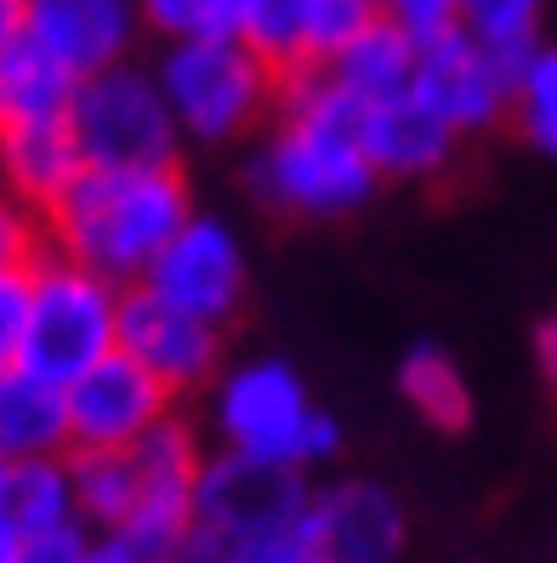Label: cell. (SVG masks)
Wrapping results in <instances>:
<instances>
[{"mask_svg":"<svg viewBox=\"0 0 557 563\" xmlns=\"http://www.w3.org/2000/svg\"><path fill=\"white\" fill-rule=\"evenodd\" d=\"M188 217L193 194L177 165H137V172L80 165V177L41 211L46 251L97 268L114 285H137Z\"/></svg>","mask_w":557,"mask_h":563,"instance_id":"obj_2","label":"cell"},{"mask_svg":"<svg viewBox=\"0 0 557 563\" xmlns=\"http://www.w3.org/2000/svg\"><path fill=\"white\" fill-rule=\"evenodd\" d=\"M69 137L80 148V165L103 172H137V165H177L182 131L166 109L154 69L137 57L109 63L97 75H80L75 103H69Z\"/></svg>","mask_w":557,"mask_h":563,"instance_id":"obj_7","label":"cell"},{"mask_svg":"<svg viewBox=\"0 0 557 563\" xmlns=\"http://www.w3.org/2000/svg\"><path fill=\"white\" fill-rule=\"evenodd\" d=\"M324 75H331L358 109L387 103V97H404L415 86V41L404 29H392L387 18H376L365 35H353L331 63H324Z\"/></svg>","mask_w":557,"mask_h":563,"instance_id":"obj_19","label":"cell"},{"mask_svg":"<svg viewBox=\"0 0 557 563\" xmlns=\"http://www.w3.org/2000/svg\"><path fill=\"white\" fill-rule=\"evenodd\" d=\"M399 393L404 405L438 427V433H467L472 427V387H467V371L455 364V353H444L438 342H415L404 358H399Z\"/></svg>","mask_w":557,"mask_h":563,"instance_id":"obj_20","label":"cell"},{"mask_svg":"<svg viewBox=\"0 0 557 563\" xmlns=\"http://www.w3.org/2000/svg\"><path fill=\"white\" fill-rule=\"evenodd\" d=\"M80 177V148L69 125H23L0 131V194L29 211H46L63 188Z\"/></svg>","mask_w":557,"mask_h":563,"instance_id":"obj_17","label":"cell"},{"mask_svg":"<svg viewBox=\"0 0 557 563\" xmlns=\"http://www.w3.org/2000/svg\"><path fill=\"white\" fill-rule=\"evenodd\" d=\"M546 0H461V29L506 57H523L541 41Z\"/></svg>","mask_w":557,"mask_h":563,"instance_id":"obj_24","label":"cell"},{"mask_svg":"<svg viewBox=\"0 0 557 563\" xmlns=\"http://www.w3.org/2000/svg\"><path fill=\"white\" fill-rule=\"evenodd\" d=\"M69 455V399L29 364L0 371V461Z\"/></svg>","mask_w":557,"mask_h":563,"instance_id":"obj_16","label":"cell"},{"mask_svg":"<svg viewBox=\"0 0 557 563\" xmlns=\"http://www.w3.org/2000/svg\"><path fill=\"white\" fill-rule=\"evenodd\" d=\"M75 512L91 536H114L137 501V461L131 450H69Z\"/></svg>","mask_w":557,"mask_h":563,"instance_id":"obj_21","label":"cell"},{"mask_svg":"<svg viewBox=\"0 0 557 563\" xmlns=\"http://www.w3.org/2000/svg\"><path fill=\"white\" fill-rule=\"evenodd\" d=\"M137 461V501H131L125 523L114 536L143 552L148 563H177L182 536H188V512H193V478H200V439L182 416H166L143 444H131Z\"/></svg>","mask_w":557,"mask_h":563,"instance_id":"obj_9","label":"cell"},{"mask_svg":"<svg viewBox=\"0 0 557 563\" xmlns=\"http://www.w3.org/2000/svg\"><path fill=\"white\" fill-rule=\"evenodd\" d=\"M0 563H23V529L7 518V507H0Z\"/></svg>","mask_w":557,"mask_h":563,"instance_id":"obj_33","label":"cell"},{"mask_svg":"<svg viewBox=\"0 0 557 563\" xmlns=\"http://www.w3.org/2000/svg\"><path fill=\"white\" fill-rule=\"evenodd\" d=\"M7 518L23 529V536H46V529L80 523V512H75L69 455L12 461V478H7Z\"/></svg>","mask_w":557,"mask_h":563,"instance_id":"obj_22","label":"cell"},{"mask_svg":"<svg viewBox=\"0 0 557 563\" xmlns=\"http://www.w3.org/2000/svg\"><path fill=\"white\" fill-rule=\"evenodd\" d=\"M376 7H381V18L392 29H404L415 46L449 35V29H461V0H376Z\"/></svg>","mask_w":557,"mask_h":563,"instance_id":"obj_26","label":"cell"},{"mask_svg":"<svg viewBox=\"0 0 557 563\" xmlns=\"http://www.w3.org/2000/svg\"><path fill=\"white\" fill-rule=\"evenodd\" d=\"M358 143H365L381 183L387 177L392 183H427V177L449 172L455 148H461V137H455L415 91L358 109Z\"/></svg>","mask_w":557,"mask_h":563,"instance_id":"obj_15","label":"cell"},{"mask_svg":"<svg viewBox=\"0 0 557 563\" xmlns=\"http://www.w3.org/2000/svg\"><path fill=\"white\" fill-rule=\"evenodd\" d=\"M245 177L256 206L308 222L353 217L381 188L365 143H358V103L324 69H297L279 80L274 125L250 154Z\"/></svg>","mask_w":557,"mask_h":563,"instance_id":"obj_1","label":"cell"},{"mask_svg":"<svg viewBox=\"0 0 557 563\" xmlns=\"http://www.w3.org/2000/svg\"><path fill=\"white\" fill-rule=\"evenodd\" d=\"M143 29L159 41H193V35H239L245 0H137Z\"/></svg>","mask_w":557,"mask_h":563,"instance_id":"obj_25","label":"cell"},{"mask_svg":"<svg viewBox=\"0 0 557 563\" xmlns=\"http://www.w3.org/2000/svg\"><path fill=\"white\" fill-rule=\"evenodd\" d=\"M63 399H69V450H131L166 416H177V393L120 347L80 371Z\"/></svg>","mask_w":557,"mask_h":563,"instance_id":"obj_11","label":"cell"},{"mask_svg":"<svg viewBox=\"0 0 557 563\" xmlns=\"http://www.w3.org/2000/svg\"><path fill=\"white\" fill-rule=\"evenodd\" d=\"M512 120L541 159L557 165V46L535 41L512 75Z\"/></svg>","mask_w":557,"mask_h":563,"instance_id":"obj_23","label":"cell"},{"mask_svg":"<svg viewBox=\"0 0 557 563\" xmlns=\"http://www.w3.org/2000/svg\"><path fill=\"white\" fill-rule=\"evenodd\" d=\"M512 75H517V57L483 46L467 29H449V35L415 46V86L410 91L467 143L512 114Z\"/></svg>","mask_w":557,"mask_h":563,"instance_id":"obj_10","label":"cell"},{"mask_svg":"<svg viewBox=\"0 0 557 563\" xmlns=\"http://www.w3.org/2000/svg\"><path fill=\"white\" fill-rule=\"evenodd\" d=\"M211 433L216 450L279 461V467H324L342 455V421L313 405L290 358H245L211 382Z\"/></svg>","mask_w":557,"mask_h":563,"instance_id":"obj_3","label":"cell"},{"mask_svg":"<svg viewBox=\"0 0 557 563\" xmlns=\"http://www.w3.org/2000/svg\"><path fill=\"white\" fill-rule=\"evenodd\" d=\"M154 80L166 91V109L182 131V143H200V148L239 143L245 131H256L274 114V97H279V75L239 35L166 41Z\"/></svg>","mask_w":557,"mask_h":563,"instance_id":"obj_5","label":"cell"},{"mask_svg":"<svg viewBox=\"0 0 557 563\" xmlns=\"http://www.w3.org/2000/svg\"><path fill=\"white\" fill-rule=\"evenodd\" d=\"M23 35L69 75H97L137 52L143 7L137 0H23Z\"/></svg>","mask_w":557,"mask_h":563,"instance_id":"obj_14","label":"cell"},{"mask_svg":"<svg viewBox=\"0 0 557 563\" xmlns=\"http://www.w3.org/2000/svg\"><path fill=\"white\" fill-rule=\"evenodd\" d=\"M23 35V0H0V52Z\"/></svg>","mask_w":557,"mask_h":563,"instance_id":"obj_34","label":"cell"},{"mask_svg":"<svg viewBox=\"0 0 557 563\" xmlns=\"http://www.w3.org/2000/svg\"><path fill=\"white\" fill-rule=\"evenodd\" d=\"M23 313H29V268H0V371L23 358Z\"/></svg>","mask_w":557,"mask_h":563,"instance_id":"obj_28","label":"cell"},{"mask_svg":"<svg viewBox=\"0 0 557 563\" xmlns=\"http://www.w3.org/2000/svg\"><path fill=\"white\" fill-rule=\"evenodd\" d=\"M313 484L302 467L211 450L193 478V512L177 563H227L250 547H268L308 523Z\"/></svg>","mask_w":557,"mask_h":563,"instance_id":"obj_4","label":"cell"},{"mask_svg":"<svg viewBox=\"0 0 557 563\" xmlns=\"http://www.w3.org/2000/svg\"><path fill=\"white\" fill-rule=\"evenodd\" d=\"M308 529L324 563H399L410 547L404 501L376 478H331L313 484Z\"/></svg>","mask_w":557,"mask_h":563,"instance_id":"obj_13","label":"cell"},{"mask_svg":"<svg viewBox=\"0 0 557 563\" xmlns=\"http://www.w3.org/2000/svg\"><path fill=\"white\" fill-rule=\"evenodd\" d=\"M120 353H131L148 376H159L171 393L205 387L222 371V330L171 308L148 285H125L120 296Z\"/></svg>","mask_w":557,"mask_h":563,"instance_id":"obj_12","label":"cell"},{"mask_svg":"<svg viewBox=\"0 0 557 563\" xmlns=\"http://www.w3.org/2000/svg\"><path fill=\"white\" fill-rule=\"evenodd\" d=\"M535 353H541L546 387H552V399H557V308H552V313H546V324H541V336H535Z\"/></svg>","mask_w":557,"mask_h":563,"instance_id":"obj_32","label":"cell"},{"mask_svg":"<svg viewBox=\"0 0 557 563\" xmlns=\"http://www.w3.org/2000/svg\"><path fill=\"white\" fill-rule=\"evenodd\" d=\"M7 478H12V461H0V507H7Z\"/></svg>","mask_w":557,"mask_h":563,"instance_id":"obj_35","label":"cell"},{"mask_svg":"<svg viewBox=\"0 0 557 563\" xmlns=\"http://www.w3.org/2000/svg\"><path fill=\"white\" fill-rule=\"evenodd\" d=\"M46 251V222L41 211H29L0 194V268H35V256Z\"/></svg>","mask_w":557,"mask_h":563,"instance_id":"obj_27","label":"cell"},{"mask_svg":"<svg viewBox=\"0 0 557 563\" xmlns=\"http://www.w3.org/2000/svg\"><path fill=\"white\" fill-rule=\"evenodd\" d=\"M245 279H250V256H245V240L234 234V222L193 211L166 240V251L148 262V274L137 285H148L171 308L222 330L245 302Z\"/></svg>","mask_w":557,"mask_h":563,"instance_id":"obj_8","label":"cell"},{"mask_svg":"<svg viewBox=\"0 0 557 563\" xmlns=\"http://www.w3.org/2000/svg\"><path fill=\"white\" fill-rule=\"evenodd\" d=\"M75 563H148V558H143V552H131L120 536H91L86 552H80Z\"/></svg>","mask_w":557,"mask_h":563,"instance_id":"obj_31","label":"cell"},{"mask_svg":"<svg viewBox=\"0 0 557 563\" xmlns=\"http://www.w3.org/2000/svg\"><path fill=\"white\" fill-rule=\"evenodd\" d=\"M227 563H324V552L313 547V529L302 523V529H290V536H279L268 547H250V552L227 558Z\"/></svg>","mask_w":557,"mask_h":563,"instance_id":"obj_30","label":"cell"},{"mask_svg":"<svg viewBox=\"0 0 557 563\" xmlns=\"http://www.w3.org/2000/svg\"><path fill=\"white\" fill-rule=\"evenodd\" d=\"M120 296L125 285L103 279L97 268L41 251L29 268V313H23V358L35 376L69 387L120 342Z\"/></svg>","mask_w":557,"mask_h":563,"instance_id":"obj_6","label":"cell"},{"mask_svg":"<svg viewBox=\"0 0 557 563\" xmlns=\"http://www.w3.org/2000/svg\"><path fill=\"white\" fill-rule=\"evenodd\" d=\"M91 541L86 523H63V529H46V536H23V563H75Z\"/></svg>","mask_w":557,"mask_h":563,"instance_id":"obj_29","label":"cell"},{"mask_svg":"<svg viewBox=\"0 0 557 563\" xmlns=\"http://www.w3.org/2000/svg\"><path fill=\"white\" fill-rule=\"evenodd\" d=\"M75 86H80V75H69L52 52H41L29 35H18L0 52V131L69 120Z\"/></svg>","mask_w":557,"mask_h":563,"instance_id":"obj_18","label":"cell"}]
</instances>
